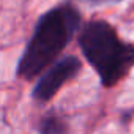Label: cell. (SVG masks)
<instances>
[{
  "mask_svg": "<svg viewBox=\"0 0 134 134\" xmlns=\"http://www.w3.org/2000/svg\"><path fill=\"white\" fill-rule=\"evenodd\" d=\"M81 3H87V5H104V3H115L120 0H77Z\"/></svg>",
  "mask_w": 134,
  "mask_h": 134,
  "instance_id": "5b68a950",
  "label": "cell"
},
{
  "mask_svg": "<svg viewBox=\"0 0 134 134\" xmlns=\"http://www.w3.org/2000/svg\"><path fill=\"white\" fill-rule=\"evenodd\" d=\"M77 43L106 88L118 85L134 68V44L123 41L106 19H92L84 24Z\"/></svg>",
  "mask_w": 134,
  "mask_h": 134,
  "instance_id": "7a4b0ae2",
  "label": "cell"
},
{
  "mask_svg": "<svg viewBox=\"0 0 134 134\" xmlns=\"http://www.w3.org/2000/svg\"><path fill=\"white\" fill-rule=\"evenodd\" d=\"M81 11L71 3H60L46 11L36 22L35 30L19 58L16 74L32 81L43 74L65 51L77 32H81Z\"/></svg>",
  "mask_w": 134,
  "mask_h": 134,
  "instance_id": "6da1fadb",
  "label": "cell"
},
{
  "mask_svg": "<svg viewBox=\"0 0 134 134\" xmlns=\"http://www.w3.org/2000/svg\"><path fill=\"white\" fill-rule=\"evenodd\" d=\"M68 131H70L68 121L65 120V117H62L54 110L46 114L38 125L40 134H68Z\"/></svg>",
  "mask_w": 134,
  "mask_h": 134,
  "instance_id": "277c9868",
  "label": "cell"
},
{
  "mask_svg": "<svg viewBox=\"0 0 134 134\" xmlns=\"http://www.w3.org/2000/svg\"><path fill=\"white\" fill-rule=\"evenodd\" d=\"M82 70V62L74 55H66L52 63L41 74L35 88L32 90V96L38 103L51 101L55 93L66 84L73 81Z\"/></svg>",
  "mask_w": 134,
  "mask_h": 134,
  "instance_id": "3957f363",
  "label": "cell"
}]
</instances>
